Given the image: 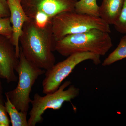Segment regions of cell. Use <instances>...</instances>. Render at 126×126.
<instances>
[{"instance_id": "obj_1", "label": "cell", "mask_w": 126, "mask_h": 126, "mask_svg": "<svg viewBox=\"0 0 126 126\" xmlns=\"http://www.w3.org/2000/svg\"><path fill=\"white\" fill-rule=\"evenodd\" d=\"M55 42L51 21L44 26L29 19L25 22L19 38L20 49L34 65L46 71L53 67Z\"/></svg>"}, {"instance_id": "obj_16", "label": "cell", "mask_w": 126, "mask_h": 126, "mask_svg": "<svg viewBox=\"0 0 126 126\" xmlns=\"http://www.w3.org/2000/svg\"><path fill=\"white\" fill-rule=\"evenodd\" d=\"M4 104L0 103V126H9L10 121Z\"/></svg>"}, {"instance_id": "obj_19", "label": "cell", "mask_w": 126, "mask_h": 126, "mask_svg": "<svg viewBox=\"0 0 126 126\" xmlns=\"http://www.w3.org/2000/svg\"><path fill=\"white\" fill-rule=\"evenodd\" d=\"M8 4H14L16 1V0H7Z\"/></svg>"}, {"instance_id": "obj_18", "label": "cell", "mask_w": 126, "mask_h": 126, "mask_svg": "<svg viewBox=\"0 0 126 126\" xmlns=\"http://www.w3.org/2000/svg\"><path fill=\"white\" fill-rule=\"evenodd\" d=\"M0 76V103L4 104V98L3 96V88H2V83L1 81Z\"/></svg>"}, {"instance_id": "obj_3", "label": "cell", "mask_w": 126, "mask_h": 126, "mask_svg": "<svg viewBox=\"0 0 126 126\" xmlns=\"http://www.w3.org/2000/svg\"><path fill=\"white\" fill-rule=\"evenodd\" d=\"M55 41L69 35L80 33L92 29L110 33V25L99 16L79 14L75 11L58 14L51 20Z\"/></svg>"}, {"instance_id": "obj_4", "label": "cell", "mask_w": 126, "mask_h": 126, "mask_svg": "<svg viewBox=\"0 0 126 126\" xmlns=\"http://www.w3.org/2000/svg\"><path fill=\"white\" fill-rule=\"evenodd\" d=\"M16 71L18 73L16 87L5 93L12 103L21 111L27 112L32 99L30 94L35 81L46 70L38 67L26 58L20 49L19 63Z\"/></svg>"}, {"instance_id": "obj_6", "label": "cell", "mask_w": 126, "mask_h": 126, "mask_svg": "<svg viewBox=\"0 0 126 126\" xmlns=\"http://www.w3.org/2000/svg\"><path fill=\"white\" fill-rule=\"evenodd\" d=\"M100 56L91 52L75 53L55 64L51 69L46 71L42 84L43 93L46 94L57 90L75 68L82 62L90 60L95 65H98L101 63Z\"/></svg>"}, {"instance_id": "obj_7", "label": "cell", "mask_w": 126, "mask_h": 126, "mask_svg": "<svg viewBox=\"0 0 126 126\" xmlns=\"http://www.w3.org/2000/svg\"><path fill=\"white\" fill-rule=\"evenodd\" d=\"M78 0H21L26 15L40 26L50 22L58 14L74 11Z\"/></svg>"}, {"instance_id": "obj_11", "label": "cell", "mask_w": 126, "mask_h": 126, "mask_svg": "<svg viewBox=\"0 0 126 126\" xmlns=\"http://www.w3.org/2000/svg\"><path fill=\"white\" fill-rule=\"evenodd\" d=\"M5 96L6 101L5 102V106L10 116L12 126H28L27 112L18 110L12 103L7 95Z\"/></svg>"}, {"instance_id": "obj_17", "label": "cell", "mask_w": 126, "mask_h": 126, "mask_svg": "<svg viewBox=\"0 0 126 126\" xmlns=\"http://www.w3.org/2000/svg\"><path fill=\"white\" fill-rule=\"evenodd\" d=\"M10 12L7 0H0V17H10Z\"/></svg>"}, {"instance_id": "obj_12", "label": "cell", "mask_w": 126, "mask_h": 126, "mask_svg": "<svg viewBox=\"0 0 126 126\" xmlns=\"http://www.w3.org/2000/svg\"><path fill=\"white\" fill-rule=\"evenodd\" d=\"M99 10L97 0H78L75 6L74 11L79 14L99 16Z\"/></svg>"}, {"instance_id": "obj_5", "label": "cell", "mask_w": 126, "mask_h": 126, "mask_svg": "<svg viewBox=\"0 0 126 126\" xmlns=\"http://www.w3.org/2000/svg\"><path fill=\"white\" fill-rule=\"evenodd\" d=\"M71 84L70 81H65L56 91L44 96L36 93L31 102L32 108L29 113L28 126H35L41 123L44 120L43 115L47 109L58 110L64 103L71 102L78 97L80 93L79 89L74 85H70Z\"/></svg>"}, {"instance_id": "obj_14", "label": "cell", "mask_w": 126, "mask_h": 126, "mask_svg": "<svg viewBox=\"0 0 126 126\" xmlns=\"http://www.w3.org/2000/svg\"><path fill=\"white\" fill-rule=\"evenodd\" d=\"M115 29L121 33L126 34V0L120 15L114 24Z\"/></svg>"}, {"instance_id": "obj_9", "label": "cell", "mask_w": 126, "mask_h": 126, "mask_svg": "<svg viewBox=\"0 0 126 126\" xmlns=\"http://www.w3.org/2000/svg\"><path fill=\"white\" fill-rule=\"evenodd\" d=\"M8 4L10 12V19L13 32L11 39L15 47L16 55L19 58L20 52V37L22 33L23 25L29 18L22 7L21 0H16L14 4Z\"/></svg>"}, {"instance_id": "obj_13", "label": "cell", "mask_w": 126, "mask_h": 126, "mask_svg": "<svg viewBox=\"0 0 126 126\" xmlns=\"http://www.w3.org/2000/svg\"><path fill=\"white\" fill-rule=\"evenodd\" d=\"M125 58H126V35L121 38L117 47L104 60L102 65L108 66Z\"/></svg>"}, {"instance_id": "obj_15", "label": "cell", "mask_w": 126, "mask_h": 126, "mask_svg": "<svg viewBox=\"0 0 126 126\" xmlns=\"http://www.w3.org/2000/svg\"><path fill=\"white\" fill-rule=\"evenodd\" d=\"M12 33L10 17H0V35H3L11 39Z\"/></svg>"}, {"instance_id": "obj_10", "label": "cell", "mask_w": 126, "mask_h": 126, "mask_svg": "<svg viewBox=\"0 0 126 126\" xmlns=\"http://www.w3.org/2000/svg\"><path fill=\"white\" fill-rule=\"evenodd\" d=\"M125 0H103L99 16L108 24L114 25L120 15Z\"/></svg>"}, {"instance_id": "obj_2", "label": "cell", "mask_w": 126, "mask_h": 126, "mask_svg": "<svg viewBox=\"0 0 126 126\" xmlns=\"http://www.w3.org/2000/svg\"><path fill=\"white\" fill-rule=\"evenodd\" d=\"M109 34L94 29L67 35L55 41V51L66 57L75 53L87 52L104 56L113 46Z\"/></svg>"}, {"instance_id": "obj_8", "label": "cell", "mask_w": 126, "mask_h": 126, "mask_svg": "<svg viewBox=\"0 0 126 126\" xmlns=\"http://www.w3.org/2000/svg\"><path fill=\"white\" fill-rule=\"evenodd\" d=\"M19 63L15 47L11 39L0 35V76L8 83L16 82L18 78L15 71Z\"/></svg>"}]
</instances>
